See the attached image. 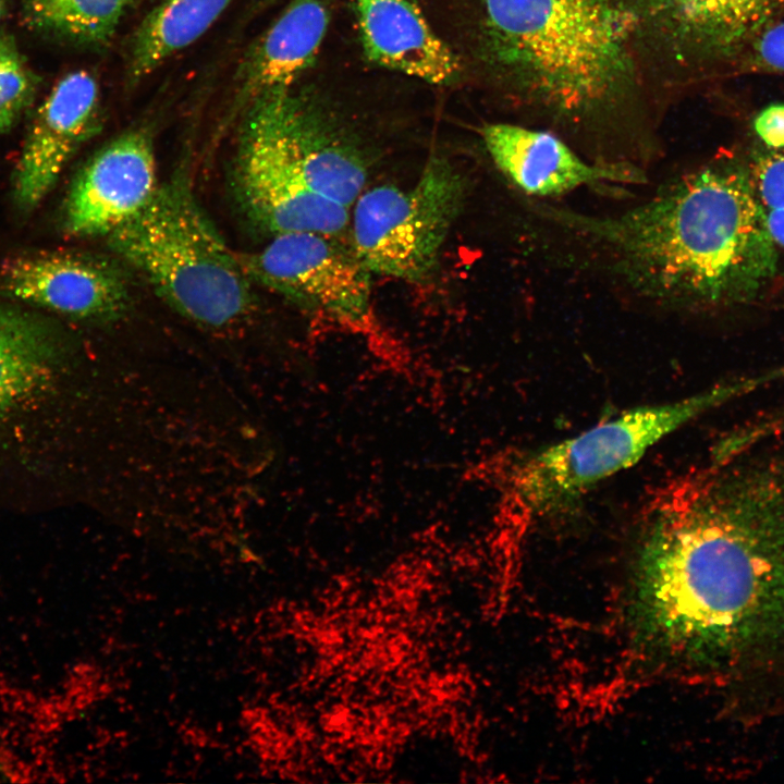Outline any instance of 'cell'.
Returning <instances> with one entry per match:
<instances>
[{"instance_id": "obj_1", "label": "cell", "mask_w": 784, "mask_h": 784, "mask_svg": "<svg viewBox=\"0 0 784 784\" xmlns=\"http://www.w3.org/2000/svg\"><path fill=\"white\" fill-rule=\"evenodd\" d=\"M635 566L642 651L740 691L784 677V437L677 481L652 507Z\"/></svg>"}, {"instance_id": "obj_2", "label": "cell", "mask_w": 784, "mask_h": 784, "mask_svg": "<svg viewBox=\"0 0 784 784\" xmlns=\"http://www.w3.org/2000/svg\"><path fill=\"white\" fill-rule=\"evenodd\" d=\"M463 77L598 163L656 150L662 112L616 0H430ZM636 164V163H635Z\"/></svg>"}, {"instance_id": "obj_3", "label": "cell", "mask_w": 784, "mask_h": 784, "mask_svg": "<svg viewBox=\"0 0 784 784\" xmlns=\"http://www.w3.org/2000/svg\"><path fill=\"white\" fill-rule=\"evenodd\" d=\"M538 215L600 271L667 311L749 299L776 271V248L749 174L712 162L625 211L597 216L540 203Z\"/></svg>"}, {"instance_id": "obj_4", "label": "cell", "mask_w": 784, "mask_h": 784, "mask_svg": "<svg viewBox=\"0 0 784 784\" xmlns=\"http://www.w3.org/2000/svg\"><path fill=\"white\" fill-rule=\"evenodd\" d=\"M108 241L169 306L203 328L228 329L253 311L252 280L238 255L181 181L158 186Z\"/></svg>"}, {"instance_id": "obj_5", "label": "cell", "mask_w": 784, "mask_h": 784, "mask_svg": "<svg viewBox=\"0 0 784 784\" xmlns=\"http://www.w3.org/2000/svg\"><path fill=\"white\" fill-rule=\"evenodd\" d=\"M781 379L779 369L738 377L663 404L627 409L507 467L501 514L550 517L573 507L603 479L636 464L682 426Z\"/></svg>"}, {"instance_id": "obj_6", "label": "cell", "mask_w": 784, "mask_h": 784, "mask_svg": "<svg viewBox=\"0 0 784 784\" xmlns=\"http://www.w3.org/2000/svg\"><path fill=\"white\" fill-rule=\"evenodd\" d=\"M616 2L647 84L669 105L740 52L784 5V0Z\"/></svg>"}, {"instance_id": "obj_7", "label": "cell", "mask_w": 784, "mask_h": 784, "mask_svg": "<svg viewBox=\"0 0 784 784\" xmlns=\"http://www.w3.org/2000/svg\"><path fill=\"white\" fill-rule=\"evenodd\" d=\"M466 194L462 172L434 155L414 185H379L359 195L351 216V247L370 273L422 281L436 269Z\"/></svg>"}, {"instance_id": "obj_8", "label": "cell", "mask_w": 784, "mask_h": 784, "mask_svg": "<svg viewBox=\"0 0 784 784\" xmlns=\"http://www.w3.org/2000/svg\"><path fill=\"white\" fill-rule=\"evenodd\" d=\"M249 279L301 307L321 311L363 332L373 354L395 372H406L404 348L370 320V272L352 247L315 232L274 235L260 250L238 255Z\"/></svg>"}, {"instance_id": "obj_9", "label": "cell", "mask_w": 784, "mask_h": 784, "mask_svg": "<svg viewBox=\"0 0 784 784\" xmlns=\"http://www.w3.org/2000/svg\"><path fill=\"white\" fill-rule=\"evenodd\" d=\"M286 89L265 93L242 113L235 191L248 218L271 237L292 232L338 236L348 224L350 209L308 186L285 127Z\"/></svg>"}, {"instance_id": "obj_10", "label": "cell", "mask_w": 784, "mask_h": 784, "mask_svg": "<svg viewBox=\"0 0 784 784\" xmlns=\"http://www.w3.org/2000/svg\"><path fill=\"white\" fill-rule=\"evenodd\" d=\"M344 96L334 87L297 82L284 94V120L310 189L351 209L364 191L367 170Z\"/></svg>"}, {"instance_id": "obj_11", "label": "cell", "mask_w": 784, "mask_h": 784, "mask_svg": "<svg viewBox=\"0 0 784 784\" xmlns=\"http://www.w3.org/2000/svg\"><path fill=\"white\" fill-rule=\"evenodd\" d=\"M0 286L11 297L63 316L112 320L127 309L128 286L106 258L73 252H44L9 259Z\"/></svg>"}, {"instance_id": "obj_12", "label": "cell", "mask_w": 784, "mask_h": 784, "mask_svg": "<svg viewBox=\"0 0 784 784\" xmlns=\"http://www.w3.org/2000/svg\"><path fill=\"white\" fill-rule=\"evenodd\" d=\"M151 137L127 131L101 147L74 179L64 205V229L77 237L108 236L158 188Z\"/></svg>"}, {"instance_id": "obj_13", "label": "cell", "mask_w": 784, "mask_h": 784, "mask_svg": "<svg viewBox=\"0 0 784 784\" xmlns=\"http://www.w3.org/2000/svg\"><path fill=\"white\" fill-rule=\"evenodd\" d=\"M497 168L531 198H552L584 186L642 184L633 163H598L581 156L555 133L518 123H488L480 130Z\"/></svg>"}, {"instance_id": "obj_14", "label": "cell", "mask_w": 784, "mask_h": 784, "mask_svg": "<svg viewBox=\"0 0 784 784\" xmlns=\"http://www.w3.org/2000/svg\"><path fill=\"white\" fill-rule=\"evenodd\" d=\"M99 87L86 71L60 79L38 108L17 162L14 194L32 209L49 193L69 159L98 128Z\"/></svg>"}, {"instance_id": "obj_15", "label": "cell", "mask_w": 784, "mask_h": 784, "mask_svg": "<svg viewBox=\"0 0 784 784\" xmlns=\"http://www.w3.org/2000/svg\"><path fill=\"white\" fill-rule=\"evenodd\" d=\"M367 61L432 85L463 77L462 62L412 0H355Z\"/></svg>"}, {"instance_id": "obj_16", "label": "cell", "mask_w": 784, "mask_h": 784, "mask_svg": "<svg viewBox=\"0 0 784 784\" xmlns=\"http://www.w3.org/2000/svg\"><path fill=\"white\" fill-rule=\"evenodd\" d=\"M330 19L331 0H291L241 61L232 113H243L265 93L299 82L314 65Z\"/></svg>"}, {"instance_id": "obj_17", "label": "cell", "mask_w": 784, "mask_h": 784, "mask_svg": "<svg viewBox=\"0 0 784 784\" xmlns=\"http://www.w3.org/2000/svg\"><path fill=\"white\" fill-rule=\"evenodd\" d=\"M61 343L42 318L0 307V422L52 379Z\"/></svg>"}, {"instance_id": "obj_18", "label": "cell", "mask_w": 784, "mask_h": 784, "mask_svg": "<svg viewBox=\"0 0 784 784\" xmlns=\"http://www.w3.org/2000/svg\"><path fill=\"white\" fill-rule=\"evenodd\" d=\"M233 0H159L133 33L127 78L138 82L201 37Z\"/></svg>"}, {"instance_id": "obj_19", "label": "cell", "mask_w": 784, "mask_h": 784, "mask_svg": "<svg viewBox=\"0 0 784 784\" xmlns=\"http://www.w3.org/2000/svg\"><path fill=\"white\" fill-rule=\"evenodd\" d=\"M131 0H23L29 26L86 46L111 41Z\"/></svg>"}, {"instance_id": "obj_20", "label": "cell", "mask_w": 784, "mask_h": 784, "mask_svg": "<svg viewBox=\"0 0 784 784\" xmlns=\"http://www.w3.org/2000/svg\"><path fill=\"white\" fill-rule=\"evenodd\" d=\"M764 148L755 157L749 177L770 235L784 248V148Z\"/></svg>"}, {"instance_id": "obj_21", "label": "cell", "mask_w": 784, "mask_h": 784, "mask_svg": "<svg viewBox=\"0 0 784 784\" xmlns=\"http://www.w3.org/2000/svg\"><path fill=\"white\" fill-rule=\"evenodd\" d=\"M750 61L758 69L784 73V20L770 22L754 37Z\"/></svg>"}, {"instance_id": "obj_22", "label": "cell", "mask_w": 784, "mask_h": 784, "mask_svg": "<svg viewBox=\"0 0 784 784\" xmlns=\"http://www.w3.org/2000/svg\"><path fill=\"white\" fill-rule=\"evenodd\" d=\"M34 81L22 62L0 68V105L15 119L27 106Z\"/></svg>"}, {"instance_id": "obj_23", "label": "cell", "mask_w": 784, "mask_h": 784, "mask_svg": "<svg viewBox=\"0 0 784 784\" xmlns=\"http://www.w3.org/2000/svg\"><path fill=\"white\" fill-rule=\"evenodd\" d=\"M758 138L770 149L784 148V103L765 107L754 122Z\"/></svg>"}, {"instance_id": "obj_24", "label": "cell", "mask_w": 784, "mask_h": 784, "mask_svg": "<svg viewBox=\"0 0 784 784\" xmlns=\"http://www.w3.org/2000/svg\"><path fill=\"white\" fill-rule=\"evenodd\" d=\"M783 433L784 404L748 419L743 425V437L751 444L763 442Z\"/></svg>"}, {"instance_id": "obj_25", "label": "cell", "mask_w": 784, "mask_h": 784, "mask_svg": "<svg viewBox=\"0 0 784 784\" xmlns=\"http://www.w3.org/2000/svg\"><path fill=\"white\" fill-rule=\"evenodd\" d=\"M22 62L13 40L0 34V68Z\"/></svg>"}, {"instance_id": "obj_26", "label": "cell", "mask_w": 784, "mask_h": 784, "mask_svg": "<svg viewBox=\"0 0 784 784\" xmlns=\"http://www.w3.org/2000/svg\"><path fill=\"white\" fill-rule=\"evenodd\" d=\"M16 119L0 105V132L9 131Z\"/></svg>"}, {"instance_id": "obj_27", "label": "cell", "mask_w": 784, "mask_h": 784, "mask_svg": "<svg viewBox=\"0 0 784 784\" xmlns=\"http://www.w3.org/2000/svg\"><path fill=\"white\" fill-rule=\"evenodd\" d=\"M5 12V0H0V21Z\"/></svg>"}]
</instances>
